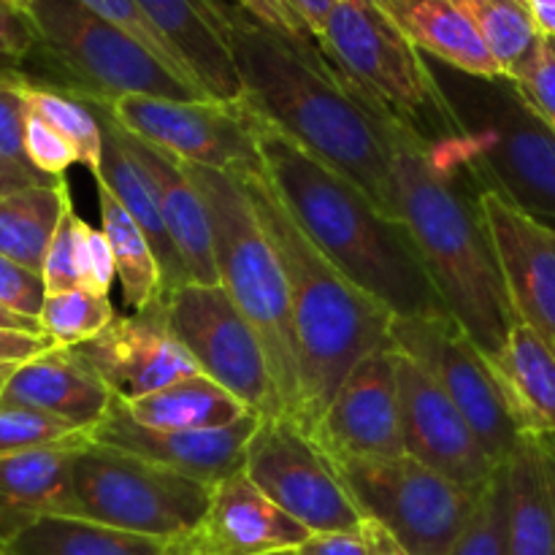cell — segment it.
<instances>
[{
	"instance_id": "2e32d148",
	"label": "cell",
	"mask_w": 555,
	"mask_h": 555,
	"mask_svg": "<svg viewBox=\"0 0 555 555\" xmlns=\"http://www.w3.org/2000/svg\"><path fill=\"white\" fill-rule=\"evenodd\" d=\"M309 437L336 464L406 455L393 347H379L352 366Z\"/></svg>"
},
{
	"instance_id": "7a4b0ae2",
	"label": "cell",
	"mask_w": 555,
	"mask_h": 555,
	"mask_svg": "<svg viewBox=\"0 0 555 555\" xmlns=\"http://www.w3.org/2000/svg\"><path fill=\"white\" fill-rule=\"evenodd\" d=\"M390 141L401 220L410 228L423 266L450 318L482 356H493L520 320L515 318L496 244L482 217V188L464 139L431 146L393 119Z\"/></svg>"
},
{
	"instance_id": "7402d4cb",
	"label": "cell",
	"mask_w": 555,
	"mask_h": 555,
	"mask_svg": "<svg viewBox=\"0 0 555 555\" xmlns=\"http://www.w3.org/2000/svg\"><path fill=\"white\" fill-rule=\"evenodd\" d=\"M114 393L74 347H52L16 369L0 390V406H25L92 431Z\"/></svg>"
},
{
	"instance_id": "83f0119b",
	"label": "cell",
	"mask_w": 555,
	"mask_h": 555,
	"mask_svg": "<svg viewBox=\"0 0 555 555\" xmlns=\"http://www.w3.org/2000/svg\"><path fill=\"white\" fill-rule=\"evenodd\" d=\"M95 112L103 125V168L101 177H98L95 182L106 184L114 193V198H117L119 204L125 206V211L133 217L135 225L144 231L146 242L152 244L157 263H160L163 287H166L168 296V293L177 291V287L188 285V269H184L177 244H173L171 233H168L166 228V220H163V211L160 204H157L152 179L146 177V171L139 166V160L125 150L122 139H119L117 122L108 119L106 112H101V108H95Z\"/></svg>"
},
{
	"instance_id": "484cf974",
	"label": "cell",
	"mask_w": 555,
	"mask_h": 555,
	"mask_svg": "<svg viewBox=\"0 0 555 555\" xmlns=\"http://www.w3.org/2000/svg\"><path fill=\"white\" fill-rule=\"evenodd\" d=\"M426 57L477 79H502L464 0H379Z\"/></svg>"
},
{
	"instance_id": "44dd1931",
	"label": "cell",
	"mask_w": 555,
	"mask_h": 555,
	"mask_svg": "<svg viewBox=\"0 0 555 555\" xmlns=\"http://www.w3.org/2000/svg\"><path fill=\"white\" fill-rule=\"evenodd\" d=\"M139 5L211 101H242L231 41L242 9L222 0H139Z\"/></svg>"
},
{
	"instance_id": "681fc988",
	"label": "cell",
	"mask_w": 555,
	"mask_h": 555,
	"mask_svg": "<svg viewBox=\"0 0 555 555\" xmlns=\"http://www.w3.org/2000/svg\"><path fill=\"white\" fill-rule=\"evenodd\" d=\"M361 534L369 545V555H412L383 524H377V520H363Z\"/></svg>"
},
{
	"instance_id": "5bb4252c",
	"label": "cell",
	"mask_w": 555,
	"mask_h": 555,
	"mask_svg": "<svg viewBox=\"0 0 555 555\" xmlns=\"http://www.w3.org/2000/svg\"><path fill=\"white\" fill-rule=\"evenodd\" d=\"M390 347L421 363L475 428L493 464H507L520 442L488 358L450 314L393 318Z\"/></svg>"
},
{
	"instance_id": "db71d44e",
	"label": "cell",
	"mask_w": 555,
	"mask_h": 555,
	"mask_svg": "<svg viewBox=\"0 0 555 555\" xmlns=\"http://www.w3.org/2000/svg\"><path fill=\"white\" fill-rule=\"evenodd\" d=\"M14 540V531H11V524L9 518L3 515V509H0V547H5L9 542Z\"/></svg>"
},
{
	"instance_id": "ee69618b",
	"label": "cell",
	"mask_w": 555,
	"mask_h": 555,
	"mask_svg": "<svg viewBox=\"0 0 555 555\" xmlns=\"http://www.w3.org/2000/svg\"><path fill=\"white\" fill-rule=\"evenodd\" d=\"M43 301H47L43 276L38 271L14 263L11 258L0 255V309L38 323Z\"/></svg>"
},
{
	"instance_id": "816d5d0a",
	"label": "cell",
	"mask_w": 555,
	"mask_h": 555,
	"mask_svg": "<svg viewBox=\"0 0 555 555\" xmlns=\"http://www.w3.org/2000/svg\"><path fill=\"white\" fill-rule=\"evenodd\" d=\"M33 184H47V182H38V179L27 177V173L16 171V168L5 166V163L0 160V195L14 193V190H22V188H33Z\"/></svg>"
},
{
	"instance_id": "6da1fadb",
	"label": "cell",
	"mask_w": 555,
	"mask_h": 555,
	"mask_svg": "<svg viewBox=\"0 0 555 555\" xmlns=\"http://www.w3.org/2000/svg\"><path fill=\"white\" fill-rule=\"evenodd\" d=\"M233 57L242 101L298 146L361 188L388 217L401 220L393 179V119L374 106L314 41L238 16Z\"/></svg>"
},
{
	"instance_id": "9a60e30c",
	"label": "cell",
	"mask_w": 555,
	"mask_h": 555,
	"mask_svg": "<svg viewBox=\"0 0 555 555\" xmlns=\"http://www.w3.org/2000/svg\"><path fill=\"white\" fill-rule=\"evenodd\" d=\"M393 361L404 453L461 488L480 491L502 464H493L469 421L421 363L396 347Z\"/></svg>"
},
{
	"instance_id": "7c38bea8",
	"label": "cell",
	"mask_w": 555,
	"mask_h": 555,
	"mask_svg": "<svg viewBox=\"0 0 555 555\" xmlns=\"http://www.w3.org/2000/svg\"><path fill=\"white\" fill-rule=\"evenodd\" d=\"M101 112L128 133L190 166L215 168L233 177L266 171L260 152V117L244 101L125 95L112 108Z\"/></svg>"
},
{
	"instance_id": "8fae6325",
	"label": "cell",
	"mask_w": 555,
	"mask_h": 555,
	"mask_svg": "<svg viewBox=\"0 0 555 555\" xmlns=\"http://www.w3.org/2000/svg\"><path fill=\"white\" fill-rule=\"evenodd\" d=\"M244 475L312 534L361 531L366 520L336 461L285 415L260 417Z\"/></svg>"
},
{
	"instance_id": "4fadbf2b",
	"label": "cell",
	"mask_w": 555,
	"mask_h": 555,
	"mask_svg": "<svg viewBox=\"0 0 555 555\" xmlns=\"http://www.w3.org/2000/svg\"><path fill=\"white\" fill-rule=\"evenodd\" d=\"M166 312L173 336L201 374L222 385L255 415H280L263 345L220 285L188 282L168 293Z\"/></svg>"
},
{
	"instance_id": "5b68a950",
	"label": "cell",
	"mask_w": 555,
	"mask_h": 555,
	"mask_svg": "<svg viewBox=\"0 0 555 555\" xmlns=\"http://www.w3.org/2000/svg\"><path fill=\"white\" fill-rule=\"evenodd\" d=\"M184 166L209 211L217 285L231 296L263 345L280 399V415L296 421L301 385H298L291 291L280 255L263 222L255 215L242 179L215 168L190 166V163Z\"/></svg>"
},
{
	"instance_id": "d6a6232c",
	"label": "cell",
	"mask_w": 555,
	"mask_h": 555,
	"mask_svg": "<svg viewBox=\"0 0 555 555\" xmlns=\"http://www.w3.org/2000/svg\"><path fill=\"white\" fill-rule=\"evenodd\" d=\"M464 5L496 60L502 79L513 81L542 41L529 5L524 0H464Z\"/></svg>"
},
{
	"instance_id": "f6af8a7d",
	"label": "cell",
	"mask_w": 555,
	"mask_h": 555,
	"mask_svg": "<svg viewBox=\"0 0 555 555\" xmlns=\"http://www.w3.org/2000/svg\"><path fill=\"white\" fill-rule=\"evenodd\" d=\"M114 280H117V263H114L106 233L85 222L81 228V285L98 296H108Z\"/></svg>"
},
{
	"instance_id": "ba28073f",
	"label": "cell",
	"mask_w": 555,
	"mask_h": 555,
	"mask_svg": "<svg viewBox=\"0 0 555 555\" xmlns=\"http://www.w3.org/2000/svg\"><path fill=\"white\" fill-rule=\"evenodd\" d=\"M459 74V70H455ZM439 76V74H437ZM480 188L496 190L537 220H555V130L509 79L459 74L442 81Z\"/></svg>"
},
{
	"instance_id": "f35d334b",
	"label": "cell",
	"mask_w": 555,
	"mask_h": 555,
	"mask_svg": "<svg viewBox=\"0 0 555 555\" xmlns=\"http://www.w3.org/2000/svg\"><path fill=\"white\" fill-rule=\"evenodd\" d=\"M249 20L318 43L336 0H236Z\"/></svg>"
},
{
	"instance_id": "e0dca14e",
	"label": "cell",
	"mask_w": 555,
	"mask_h": 555,
	"mask_svg": "<svg viewBox=\"0 0 555 555\" xmlns=\"http://www.w3.org/2000/svg\"><path fill=\"white\" fill-rule=\"evenodd\" d=\"M74 350L122 401L157 393L201 374L168 325L166 298L141 312L117 314L103 334Z\"/></svg>"
},
{
	"instance_id": "c3c4849f",
	"label": "cell",
	"mask_w": 555,
	"mask_h": 555,
	"mask_svg": "<svg viewBox=\"0 0 555 555\" xmlns=\"http://www.w3.org/2000/svg\"><path fill=\"white\" fill-rule=\"evenodd\" d=\"M301 555H369V545L361 531H331L312 534L301 547Z\"/></svg>"
},
{
	"instance_id": "d590c367",
	"label": "cell",
	"mask_w": 555,
	"mask_h": 555,
	"mask_svg": "<svg viewBox=\"0 0 555 555\" xmlns=\"http://www.w3.org/2000/svg\"><path fill=\"white\" fill-rule=\"evenodd\" d=\"M450 555H509V477L507 464L477 491L475 507Z\"/></svg>"
},
{
	"instance_id": "8992f818",
	"label": "cell",
	"mask_w": 555,
	"mask_h": 555,
	"mask_svg": "<svg viewBox=\"0 0 555 555\" xmlns=\"http://www.w3.org/2000/svg\"><path fill=\"white\" fill-rule=\"evenodd\" d=\"M30 16L38 41L20 65L30 85L63 92L92 108H112L125 95L209 101L79 0H36Z\"/></svg>"
},
{
	"instance_id": "b9f144b4",
	"label": "cell",
	"mask_w": 555,
	"mask_h": 555,
	"mask_svg": "<svg viewBox=\"0 0 555 555\" xmlns=\"http://www.w3.org/2000/svg\"><path fill=\"white\" fill-rule=\"evenodd\" d=\"M526 106L555 130V36H542L540 47L513 79Z\"/></svg>"
},
{
	"instance_id": "1f68e13d",
	"label": "cell",
	"mask_w": 555,
	"mask_h": 555,
	"mask_svg": "<svg viewBox=\"0 0 555 555\" xmlns=\"http://www.w3.org/2000/svg\"><path fill=\"white\" fill-rule=\"evenodd\" d=\"M98 184V209H101V231L112 244L114 263H117V280L122 287V301L133 312L152 307L166 298L163 287V271L155 258V249L146 242L144 231L135 225L133 217L125 206L114 198L112 190L103 182Z\"/></svg>"
},
{
	"instance_id": "11a10c76",
	"label": "cell",
	"mask_w": 555,
	"mask_h": 555,
	"mask_svg": "<svg viewBox=\"0 0 555 555\" xmlns=\"http://www.w3.org/2000/svg\"><path fill=\"white\" fill-rule=\"evenodd\" d=\"M9 3H14L16 9H22V11H27V14H30V9H33V3H36V0H9Z\"/></svg>"
},
{
	"instance_id": "f1b7e54d",
	"label": "cell",
	"mask_w": 555,
	"mask_h": 555,
	"mask_svg": "<svg viewBox=\"0 0 555 555\" xmlns=\"http://www.w3.org/2000/svg\"><path fill=\"white\" fill-rule=\"evenodd\" d=\"M122 406L139 426L155 431H206V428L231 426L249 415L236 396L228 393L206 374L179 379L141 399L122 401Z\"/></svg>"
},
{
	"instance_id": "9f6ffc18",
	"label": "cell",
	"mask_w": 555,
	"mask_h": 555,
	"mask_svg": "<svg viewBox=\"0 0 555 555\" xmlns=\"http://www.w3.org/2000/svg\"><path fill=\"white\" fill-rule=\"evenodd\" d=\"M266 555H301L298 551H280V553H266Z\"/></svg>"
},
{
	"instance_id": "ffe728a7",
	"label": "cell",
	"mask_w": 555,
	"mask_h": 555,
	"mask_svg": "<svg viewBox=\"0 0 555 555\" xmlns=\"http://www.w3.org/2000/svg\"><path fill=\"white\" fill-rule=\"evenodd\" d=\"M312 537L296 518L271 502L244 472L211 488L204 520L182 540L171 542V555H266L298 551Z\"/></svg>"
},
{
	"instance_id": "30bf717a",
	"label": "cell",
	"mask_w": 555,
	"mask_h": 555,
	"mask_svg": "<svg viewBox=\"0 0 555 555\" xmlns=\"http://www.w3.org/2000/svg\"><path fill=\"white\" fill-rule=\"evenodd\" d=\"M336 466L363 515L383 524L412 555H450L475 507L477 491L410 455Z\"/></svg>"
},
{
	"instance_id": "f546056e",
	"label": "cell",
	"mask_w": 555,
	"mask_h": 555,
	"mask_svg": "<svg viewBox=\"0 0 555 555\" xmlns=\"http://www.w3.org/2000/svg\"><path fill=\"white\" fill-rule=\"evenodd\" d=\"M3 551L9 555H171V542L87 518L43 515L27 524Z\"/></svg>"
},
{
	"instance_id": "f907efd6",
	"label": "cell",
	"mask_w": 555,
	"mask_h": 555,
	"mask_svg": "<svg viewBox=\"0 0 555 555\" xmlns=\"http://www.w3.org/2000/svg\"><path fill=\"white\" fill-rule=\"evenodd\" d=\"M542 36H555V0H524Z\"/></svg>"
},
{
	"instance_id": "4dcf8cb0",
	"label": "cell",
	"mask_w": 555,
	"mask_h": 555,
	"mask_svg": "<svg viewBox=\"0 0 555 555\" xmlns=\"http://www.w3.org/2000/svg\"><path fill=\"white\" fill-rule=\"evenodd\" d=\"M68 209L65 179L0 195V255L41 274L49 244Z\"/></svg>"
},
{
	"instance_id": "ac0fdd59",
	"label": "cell",
	"mask_w": 555,
	"mask_h": 555,
	"mask_svg": "<svg viewBox=\"0 0 555 555\" xmlns=\"http://www.w3.org/2000/svg\"><path fill=\"white\" fill-rule=\"evenodd\" d=\"M260 415L249 412L242 421L206 431H155L139 426L114 396L106 417L90 431L92 442L125 450L139 459L160 464L166 469L215 488L236 472H244L247 444L258 428Z\"/></svg>"
},
{
	"instance_id": "cb8c5ba5",
	"label": "cell",
	"mask_w": 555,
	"mask_h": 555,
	"mask_svg": "<svg viewBox=\"0 0 555 555\" xmlns=\"http://www.w3.org/2000/svg\"><path fill=\"white\" fill-rule=\"evenodd\" d=\"M520 437L555 444V347L531 325L515 323L499 352L488 356Z\"/></svg>"
},
{
	"instance_id": "277c9868",
	"label": "cell",
	"mask_w": 555,
	"mask_h": 555,
	"mask_svg": "<svg viewBox=\"0 0 555 555\" xmlns=\"http://www.w3.org/2000/svg\"><path fill=\"white\" fill-rule=\"evenodd\" d=\"M238 179L285 269L301 385L296 423L312 434L352 366L390 345L393 314L314 247L266 171Z\"/></svg>"
},
{
	"instance_id": "ab89813d",
	"label": "cell",
	"mask_w": 555,
	"mask_h": 555,
	"mask_svg": "<svg viewBox=\"0 0 555 555\" xmlns=\"http://www.w3.org/2000/svg\"><path fill=\"white\" fill-rule=\"evenodd\" d=\"M79 434L87 431H79L70 423L43 415V412L25 410V406H0V455L65 442Z\"/></svg>"
},
{
	"instance_id": "d4e9b609",
	"label": "cell",
	"mask_w": 555,
	"mask_h": 555,
	"mask_svg": "<svg viewBox=\"0 0 555 555\" xmlns=\"http://www.w3.org/2000/svg\"><path fill=\"white\" fill-rule=\"evenodd\" d=\"M90 431L65 442L0 455V509L14 537L43 515L74 518V459Z\"/></svg>"
},
{
	"instance_id": "4316f807",
	"label": "cell",
	"mask_w": 555,
	"mask_h": 555,
	"mask_svg": "<svg viewBox=\"0 0 555 555\" xmlns=\"http://www.w3.org/2000/svg\"><path fill=\"white\" fill-rule=\"evenodd\" d=\"M507 477L509 555H555V444L520 437Z\"/></svg>"
},
{
	"instance_id": "60d3db41",
	"label": "cell",
	"mask_w": 555,
	"mask_h": 555,
	"mask_svg": "<svg viewBox=\"0 0 555 555\" xmlns=\"http://www.w3.org/2000/svg\"><path fill=\"white\" fill-rule=\"evenodd\" d=\"M81 228H85V220L70 206L49 244L47 260H43L41 276L47 285V296L85 287L81 285Z\"/></svg>"
},
{
	"instance_id": "603a6c76",
	"label": "cell",
	"mask_w": 555,
	"mask_h": 555,
	"mask_svg": "<svg viewBox=\"0 0 555 555\" xmlns=\"http://www.w3.org/2000/svg\"><path fill=\"white\" fill-rule=\"evenodd\" d=\"M119 139H122L125 150L144 168L146 177L152 179L163 220H166L168 233H171L173 244H177L179 258H182L184 269H188L190 282L217 285L209 211H206L204 195L195 188L188 166L179 157L168 155L166 150H157V146L146 144L139 135L128 133L125 128H119Z\"/></svg>"
},
{
	"instance_id": "bcb514c9",
	"label": "cell",
	"mask_w": 555,
	"mask_h": 555,
	"mask_svg": "<svg viewBox=\"0 0 555 555\" xmlns=\"http://www.w3.org/2000/svg\"><path fill=\"white\" fill-rule=\"evenodd\" d=\"M36 25L27 11L0 0V68H20L36 49Z\"/></svg>"
},
{
	"instance_id": "7bdbcfd3",
	"label": "cell",
	"mask_w": 555,
	"mask_h": 555,
	"mask_svg": "<svg viewBox=\"0 0 555 555\" xmlns=\"http://www.w3.org/2000/svg\"><path fill=\"white\" fill-rule=\"evenodd\" d=\"M25 152L27 160L33 163V168L52 179H65L74 163H79V155L70 146L68 139L57 133L47 119H41L38 114H33L27 108V125H25Z\"/></svg>"
},
{
	"instance_id": "6f0895ef",
	"label": "cell",
	"mask_w": 555,
	"mask_h": 555,
	"mask_svg": "<svg viewBox=\"0 0 555 555\" xmlns=\"http://www.w3.org/2000/svg\"><path fill=\"white\" fill-rule=\"evenodd\" d=\"M222 3H228V5H233V9H238V3H236V0H222Z\"/></svg>"
},
{
	"instance_id": "836d02e7",
	"label": "cell",
	"mask_w": 555,
	"mask_h": 555,
	"mask_svg": "<svg viewBox=\"0 0 555 555\" xmlns=\"http://www.w3.org/2000/svg\"><path fill=\"white\" fill-rule=\"evenodd\" d=\"M22 95H25L27 108L47 119L63 139L70 141V146L79 155L81 166L90 168L92 177H101L103 168V125L95 108L76 98L63 95V92L36 87L30 81H22Z\"/></svg>"
},
{
	"instance_id": "3957f363",
	"label": "cell",
	"mask_w": 555,
	"mask_h": 555,
	"mask_svg": "<svg viewBox=\"0 0 555 555\" xmlns=\"http://www.w3.org/2000/svg\"><path fill=\"white\" fill-rule=\"evenodd\" d=\"M266 177L314 247L393 318L448 314L404 220L260 119Z\"/></svg>"
},
{
	"instance_id": "f5cc1de1",
	"label": "cell",
	"mask_w": 555,
	"mask_h": 555,
	"mask_svg": "<svg viewBox=\"0 0 555 555\" xmlns=\"http://www.w3.org/2000/svg\"><path fill=\"white\" fill-rule=\"evenodd\" d=\"M0 328H16V331H33V334H43L41 325H38L36 320L20 318V314L5 312V309H0Z\"/></svg>"
},
{
	"instance_id": "74e56055",
	"label": "cell",
	"mask_w": 555,
	"mask_h": 555,
	"mask_svg": "<svg viewBox=\"0 0 555 555\" xmlns=\"http://www.w3.org/2000/svg\"><path fill=\"white\" fill-rule=\"evenodd\" d=\"M22 81L25 76L20 68H0V160L38 182L57 184L63 179H52L47 173L36 171L27 160L25 152V125H27V103L22 95Z\"/></svg>"
},
{
	"instance_id": "7dc6e473",
	"label": "cell",
	"mask_w": 555,
	"mask_h": 555,
	"mask_svg": "<svg viewBox=\"0 0 555 555\" xmlns=\"http://www.w3.org/2000/svg\"><path fill=\"white\" fill-rule=\"evenodd\" d=\"M54 341L47 334H33V331L0 328V390L9 383L11 374L27 361H33L41 352L52 350Z\"/></svg>"
},
{
	"instance_id": "8d00e7d4",
	"label": "cell",
	"mask_w": 555,
	"mask_h": 555,
	"mask_svg": "<svg viewBox=\"0 0 555 555\" xmlns=\"http://www.w3.org/2000/svg\"><path fill=\"white\" fill-rule=\"evenodd\" d=\"M79 3L85 5V9H90L95 16H101V20H106L108 25H114L117 30H122L125 36H130L133 41H139L141 47H144L146 52L155 54V57L160 60L168 70H173L179 79H184L190 87H195L201 95H206V92L198 87V81H195L193 76H190V70L184 68V63L179 60V54L168 47V41L160 36V30H157V27L150 22V16L141 11L139 0H79Z\"/></svg>"
},
{
	"instance_id": "d6986e66",
	"label": "cell",
	"mask_w": 555,
	"mask_h": 555,
	"mask_svg": "<svg viewBox=\"0 0 555 555\" xmlns=\"http://www.w3.org/2000/svg\"><path fill=\"white\" fill-rule=\"evenodd\" d=\"M515 318L555 347V228L526 215L496 190H480Z\"/></svg>"
},
{
	"instance_id": "e575fe53",
	"label": "cell",
	"mask_w": 555,
	"mask_h": 555,
	"mask_svg": "<svg viewBox=\"0 0 555 555\" xmlns=\"http://www.w3.org/2000/svg\"><path fill=\"white\" fill-rule=\"evenodd\" d=\"M114 318L117 312H114L108 296L76 287V291L47 296L41 314H38V325L54 341V347H79L103 334Z\"/></svg>"
},
{
	"instance_id": "52a82bcc",
	"label": "cell",
	"mask_w": 555,
	"mask_h": 555,
	"mask_svg": "<svg viewBox=\"0 0 555 555\" xmlns=\"http://www.w3.org/2000/svg\"><path fill=\"white\" fill-rule=\"evenodd\" d=\"M318 47L369 101L431 146L464 139L431 60L379 0H336Z\"/></svg>"
},
{
	"instance_id": "9c48e42d",
	"label": "cell",
	"mask_w": 555,
	"mask_h": 555,
	"mask_svg": "<svg viewBox=\"0 0 555 555\" xmlns=\"http://www.w3.org/2000/svg\"><path fill=\"white\" fill-rule=\"evenodd\" d=\"M209 502L204 482L92 437L74 459V518L177 542L198 529Z\"/></svg>"
},
{
	"instance_id": "680465c9",
	"label": "cell",
	"mask_w": 555,
	"mask_h": 555,
	"mask_svg": "<svg viewBox=\"0 0 555 555\" xmlns=\"http://www.w3.org/2000/svg\"><path fill=\"white\" fill-rule=\"evenodd\" d=\"M0 555H9V553H5V551H3V547H0Z\"/></svg>"
}]
</instances>
